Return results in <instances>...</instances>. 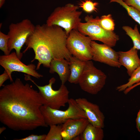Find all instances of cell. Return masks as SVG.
<instances>
[{"label": "cell", "instance_id": "cell-31", "mask_svg": "<svg viewBox=\"0 0 140 140\" xmlns=\"http://www.w3.org/2000/svg\"><path fill=\"white\" fill-rule=\"evenodd\" d=\"M6 129L5 127H3L0 128V134H1Z\"/></svg>", "mask_w": 140, "mask_h": 140}, {"label": "cell", "instance_id": "cell-32", "mask_svg": "<svg viewBox=\"0 0 140 140\" xmlns=\"http://www.w3.org/2000/svg\"><path fill=\"white\" fill-rule=\"evenodd\" d=\"M124 1H125L126 0H123Z\"/></svg>", "mask_w": 140, "mask_h": 140}, {"label": "cell", "instance_id": "cell-1", "mask_svg": "<svg viewBox=\"0 0 140 140\" xmlns=\"http://www.w3.org/2000/svg\"><path fill=\"white\" fill-rule=\"evenodd\" d=\"M42 105L39 92L17 78L0 90V121L15 131L47 127L40 109Z\"/></svg>", "mask_w": 140, "mask_h": 140}, {"label": "cell", "instance_id": "cell-23", "mask_svg": "<svg viewBox=\"0 0 140 140\" xmlns=\"http://www.w3.org/2000/svg\"><path fill=\"white\" fill-rule=\"evenodd\" d=\"M99 4L98 2H94L91 0H84L80 2L78 6L86 12L91 13L97 11Z\"/></svg>", "mask_w": 140, "mask_h": 140}, {"label": "cell", "instance_id": "cell-15", "mask_svg": "<svg viewBox=\"0 0 140 140\" xmlns=\"http://www.w3.org/2000/svg\"><path fill=\"white\" fill-rule=\"evenodd\" d=\"M69 64V62L64 58L53 59L50 64L49 72L51 73H57L61 84H64L70 76Z\"/></svg>", "mask_w": 140, "mask_h": 140}, {"label": "cell", "instance_id": "cell-24", "mask_svg": "<svg viewBox=\"0 0 140 140\" xmlns=\"http://www.w3.org/2000/svg\"><path fill=\"white\" fill-rule=\"evenodd\" d=\"M9 38L7 34H5L0 31V49L5 55H9L10 53L8 47Z\"/></svg>", "mask_w": 140, "mask_h": 140}, {"label": "cell", "instance_id": "cell-20", "mask_svg": "<svg viewBox=\"0 0 140 140\" xmlns=\"http://www.w3.org/2000/svg\"><path fill=\"white\" fill-rule=\"evenodd\" d=\"M116 2L124 8L129 15L140 25V11L135 8L127 5L123 0H110V3Z\"/></svg>", "mask_w": 140, "mask_h": 140}, {"label": "cell", "instance_id": "cell-2", "mask_svg": "<svg viewBox=\"0 0 140 140\" xmlns=\"http://www.w3.org/2000/svg\"><path fill=\"white\" fill-rule=\"evenodd\" d=\"M67 37L65 31L58 26L46 24L37 25L27 39L26 47L23 53L29 49L33 50L35 57L32 61L38 60L36 70L42 65L49 68L53 59L64 58L69 61L72 55L66 46Z\"/></svg>", "mask_w": 140, "mask_h": 140}, {"label": "cell", "instance_id": "cell-28", "mask_svg": "<svg viewBox=\"0 0 140 140\" xmlns=\"http://www.w3.org/2000/svg\"><path fill=\"white\" fill-rule=\"evenodd\" d=\"M136 122V128L138 131L140 132V109L138 113Z\"/></svg>", "mask_w": 140, "mask_h": 140}, {"label": "cell", "instance_id": "cell-21", "mask_svg": "<svg viewBox=\"0 0 140 140\" xmlns=\"http://www.w3.org/2000/svg\"><path fill=\"white\" fill-rule=\"evenodd\" d=\"M140 82V67L136 69L133 73L128 82L126 83L117 86L116 88L118 92L123 91L127 88Z\"/></svg>", "mask_w": 140, "mask_h": 140}, {"label": "cell", "instance_id": "cell-4", "mask_svg": "<svg viewBox=\"0 0 140 140\" xmlns=\"http://www.w3.org/2000/svg\"><path fill=\"white\" fill-rule=\"evenodd\" d=\"M25 76V80L31 81L38 88L42 98L43 105L59 109L61 107L65 106L68 103L69 92L64 84H61L58 90H54L52 88V85L56 81L54 78L50 79L48 84L41 86L37 85L30 75L26 74Z\"/></svg>", "mask_w": 140, "mask_h": 140}, {"label": "cell", "instance_id": "cell-26", "mask_svg": "<svg viewBox=\"0 0 140 140\" xmlns=\"http://www.w3.org/2000/svg\"><path fill=\"white\" fill-rule=\"evenodd\" d=\"M124 2L128 5L134 7L140 11V0H126Z\"/></svg>", "mask_w": 140, "mask_h": 140}, {"label": "cell", "instance_id": "cell-3", "mask_svg": "<svg viewBox=\"0 0 140 140\" xmlns=\"http://www.w3.org/2000/svg\"><path fill=\"white\" fill-rule=\"evenodd\" d=\"M78 6L68 3L64 6L56 8L47 18L46 23L55 25L64 29L68 36L73 30H78L80 23L82 11H78Z\"/></svg>", "mask_w": 140, "mask_h": 140}, {"label": "cell", "instance_id": "cell-27", "mask_svg": "<svg viewBox=\"0 0 140 140\" xmlns=\"http://www.w3.org/2000/svg\"><path fill=\"white\" fill-rule=\"evenodd\" d=\"M10 79L9 74L5 70L3 73L0 75V87L3 86V83L6 81Z\"/></svg>", "mask_w": 140, "mask_h": 140}, {"label": "cell", "instance_id": "cell-16", "mask_svg": "<svg viewBox=\"0 0 140 140\" xmlns=\"http://www.w3.org/2000/svg\"><path fill=\"white\" fill-rule=\"evenodd\" d=\"M69 61L70 74L68 81L71 83H78L84 69L86 61L81 60L72 55Z\"/></svg>", "mask_w": 140, "mask_h": 140}, {"label": "cell", "instance_id": "cell-19", "mask_svg": "<svg viewBox=\"0 0 140 140\" xmlns=\"http://www.w3.org/2000/svg\"><path fill=\"white\" fill-rule=\"evenodd\" d=\"M94 18L95 20L105 30L113 31L114 30L115 23L111 15H103L100 17L96 16Z\"/></svg>", "mask_w": 140, "mask_h": 140}, {"label": "cell", "instance_id": "cell-12", "mask_svg": "<svg viewBox=\"0 0 140 140\" xmlns=\"http://www.w3.org/2000/svg\"><path fill=\"white\" fill-rule=\"evenodd\" d=\"M75 101L84 111L89 123L97 127H104L105 116L97 104L84 98L76 99Z\"/></svg>", "mask_w": 140, "mask_h": 140}, {"label": "cell", "instance_id": "cell-10", "mask_svg": "<svg viewBox=\"0 0 140 140\" xmlns=\"http://www.w3.org/2000/svg\"><path fill=\"white\" fill-rule=\"evenodd\" d=\"M0 65L9 74L11 82L13 81L12 73L15 71L23 73L37 79L43 76L36 71V66L35 65L32 64L25 65L20 61L15 52L8 55H1Z\"/></svg>", "mask_w": 140, "mask_h": 140}, {"label": "cell", "instance_id": "cell-8", "mask_svg": "<svg viewBox=\"0 0 140 140\" xmlns=\"http://www.w3.org/2000/svg\"><path fill=\"white\" fill-rule=\"evenodd\" d=\"M107 76L101 70L94 66L91 60L86 61L85 66L78 83L85 92L95 95L105 85Z\"/></svg>", "mask_w": 140, "mask_h": 140}, {"label": "cell", "instance_id": "cell-5", "mask_svg": "<svg viewBox=\"0 0 140 140\" xmlns=\"http://www.w3.org/2000/svg\"><path fill=\"white\" fill-rule=\"evenodd\" d=\"M68 103V108L65 110L52 109L44 105L41 106V114L48 126L62 124L70 118H87L85 112L75 100L70 99Z\"/></svg>", "mask_w": 140, "mask_h": 140}, {"label": "cell", "instance_id": "cell-13", "mask_svg": "<svg viewBox=\"0 0 140 140\" xmlns=\"http://www.w3.org/2000/svg\"><path fill=\"white\" fill-rule=\"evenodd\" d=\"M87 118H70L62 124L63 140H72L79 136L89 123Z\"/></svg>", "mask_w": 140, "mask_h": 140}, {"label": "cell", "instance_id": "cell-11", "mask_svg": "<svg viewBox=\"0 0 140 140\" xmlns=\"http://www.w3.org/2000/svg\"><path fill=\"white\" fill-rule=\"evenodd\" d=\"M91 45L92 60L113 67L120 68L121 66L118 60V52L111 47L104 44H98L94 40L91 41Z\"/></svg>", "mask_w": 140, "mask_h": 140}, {"label": "cell", "instance_id": "cell-17", "mask_svg": "<svg viewBox=\"0 0 140 140\" xmlns=\"http://www.w3.org/2000/svg\"><path fill=\"white\" fill-rule=\"evenodd\" d=\"M103 128L95 126L89 123L79 136L81 140H102L104 137Z\"/></svg>", "mask_w": 140, "mask_h": 140}, {"label": "cell", "instance_id": "cell-6", "mask_svg": "<svg viewBox=\"0 0 140 140\" xmlns=\"http://www.w3.org/2000/svg\"><path fill=\"white\" fill-rule=\"evenodd\" d=\"M36 26L27 19L16 23H12L9 26L8 35L9 36L8 47L10 52L15 49L18 58L21 60L23 53L21 50L28 37L34 31Z\"/></svg>", "mask_w": 140, "mask_h": 140}, {"label": "cell", "instance_id": "cell-30", "mask_svg": "<svg viewBox=\"0 0 140 140\" xmlns=\"http://www.w3.org/2000/svg\"><path fill=\"white\" fill-rule=\"evenodd\" d=\"M5 0H0V8H1L5 3Z\"/></svg>", "mask_w": 140, "mask_h": 140}, {"label": "cell", "instance_id": "cell-29", "mask_svg": "<svg viewBox=\"0 0 140 140\" xmlns=\"http://www.w3.org/2000/svg\"><path fill=\"white\" fill-rule=\"evenodd\" d=\"M139 85H140V82L134 84L131 87L126 89L123 91L124 93L125 94H127L131 90Z\"/></svg>", "mask_w": 140, "mask_h": 140}, {"label": "cell", "instance_id": "cell-18", "mask_svg": "<svg viewBox=\"0 0 140 140\" xmlns=\"http://www.w3.org/2000/svg\"><path fill=\"white\" fill-rule=\"evenodd\" d=\"M122 28L131 39L133 44V47L138 50H140V34L137 25H136L134 29L127 26H123Z\"/></svg>", "mask_w": 140, "mask_h": 140}, {"label": "cell", "instance_id": "cell-7", "mask_svg": "<svg viewBox=\"0 0 140 140\" xmlns=\"http://www.w3.org/2000/svg\"><path fill=\"white\" fill-rule=\"evenodd\" d=\"M86 22L80 23L78 30L83 34L89 37L92 40H97L112 47L119 39V37L113 31L103 28L94 19L92 16L87 15Z\"/></svg>", "mask_w": 140, "mask_h": 140}, {"label": "cell", "instance_id": "cell-14", "mask_svg": "<svg viewBox=\"0 0 140 140\" xmlns=\"http://www.w3.org/2000/svg\"><path fill=\"white\" fill-rule=\"evenodd\" d=\"M118 52L119 62L127 69L130 76L134 71L140 67V59L138 54V50L133 47L126 51Z\"/></svg>", "mask_w": 140, "mask_h": 140}, {"label": "cell", "instance_id": "cell-22", "mask_svg": "<svg viewBox=\"0 0 140 140\" xmlns=\"http://www.w3.org/2000/svg\"><path fill=\"white\" fill-rule=\"evenodd\" d=\"M49 132L45 140H62V124L52 125L50 126Z\"/></svg>", "mask_w": 140, "mask_h": 140}, {"label": "cell", "instance_id": "cell-9", "mask_svg": "<svg viewBox=\"0 0 140 140\" xmlns=\"http://www.w3.org/2000/svg\"><path fill=\"white\" fill-rule=\"evenodd\" d=\"M92 40L89 37L83 34L78 30H73L68 36L66 46L71 54L79 60L85 61L92 60Z\"/></svg>", "mask_w": 140, "mask_h": 140}, {"label": "cell", "instance_id": "cell-25", "mask_svg": "<svg viewBox=\"0 0 140 140\" xmlns=\"http://www.w3.org/2000/svg\"><path fill=\"white\" fill-rule=\"evenodd\" d=\"M46 134L38 135L32 134L25 138L15 139V140H45L46 137Z\"/></svg>", "mask_w": 140, "mask_h": 140}]
</instances>
